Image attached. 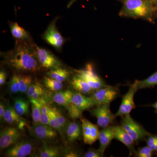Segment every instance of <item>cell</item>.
I'll use <instances>...</instances> for the list:
<instances>
[{
    "label": "cell",
    "instance_id": "obj_1",
    "mask_svg": "<svg viewBox=\"0 0 157 157\" xmlns=\"http://www.w3.org/2000/svg\"><path fill=\"white\" fill-rule=\"evenodd\" d=\"M19 42L12 50L2 54L5 63L17 73L39 71L41 67L35 56L33 45H29L25 41Z\"/></svg>",
    "mask_w": 157,
    "mask_h": 157
},
{
    "label": "cell",
    "instance_id": "obj_2",
    "mask_svg": "<svg viewBox=\"0 0 157 157\" xmlns=\"http://www.w3.org/2000/svg\"><path fill=\"white\" fill-rule=\"evenodd\" d=\"M156 11L153 3L148 0H124L119 15L152 22Z\"/></svg>",
    "mask_w": 157,
    "mask_h": 157
},
{
    "label": "cell",
    "instance_id": "obj_3",
    "mask_svg": "<svg viewBox=\"0 0 157 157\" xmlns=\"http://www.w3.org/2000/svg\"><path fill=\"white\" fill-rule=\"evenodd\" d=\"M120 125L131 136L136 145L140 141L145 140L147 137L151 134L140 124L134 120L130 114L121 117Z\"/></svg>",
    "mask_w": 157,
    "mask_h": 157
},
{
    "label": "cell",
    "instance_id": "obj_4",
    "mask_svg": "<svg viewBox=\"0 0 157 157\" xmlns=\"http://www.w3.org/2000/svg\"><path fill=\"white\" fill-rule=\"evenodd\" d=\"M34 53L41 68L51 70L63 67L62 62L48 50L33 45Z\"/></svg>",
    "mask_w": 157,
    "mask_h": 157
},
{
    "label": "cell",
    "instance_id": "obj_5",
    "mask_svg": "<svg viewBox=\"0 0 157 157\" xmlns=\"http://www.w3.org/2000/svg\"><path fill=\"white\" fill-rule=\"evenodd\" d=\"M119 94L118 86L107 85L94 91L90 96L94 101L96 106L108 103L110 104Z\"/></svg>",
    "mask_w": 157,
    "mask_h": 157
},
{
    "label": "cell",
    "instance_id": "obj_6",
    "mask_svg": "<svg viewBox=\"0 0 157 157\" xmlns=\"http://www.w3.org/2000/svg\"><path fill=\"white\" fill-rule=\"evenodd\" d=\"M110 104L108 103L96 106L90 111L97 118L98 126L102 128L111 126L115 120V114L110 110Z\"/></svg>",
    "mask_w": 157,
    "mask_h": 157
},
{
    "label": "cell",
    "instance_id": "obj_7",
    "mask_svg": "<svg viewBox=\"0 0 157 157\" xmlns=\"http://www.w3.org/2000/svg\"><path fill=\"white\" fill-rule=\"evenodd\" d=\"M19 128L9 127L4 128L0 132V148H9L21 140L22 133Z\"/></svg>",
    "mask_w": 157,
    "mask_h": 157
},
{
    "label": "cell",
    "instance_id": "obj_8",
    "mask_svg": "<svg viewBox=\"0 0 157 157\" xmlns=\"http://www.w3.org/2000/svg\"><path fill=\"white\" fill-rule=\"evenodd\" d=\"M137 90L135 80L133 84L130 85L128 92L123 96L119 108L115 114L116 117H121L130 114L132 109H135L136 106L134 102V96Z\"/></svg>",
    "mask_w": 157,
    "mask_h": 157
},
{
    "label": "cell",
    "instance_id": "obj_9",
    "mask_svg": "<svg viewBox=\"0 0 157 157\" xmlns=\"http://www.w3.org/2000/svg\"><path fill=\"white\" fill-rule=\"evenodd\" d=\"M74 71L75 73L83 78L94 91L107 85L94 72L92 65L91 64L86 65L84 69L74 70Z\"/></svg>",
    "mask_w": 157,
    "mask_h": 157
},
{
    "label": "cell",
    "instance_id": "obj_10",
    "mask_svg": "<svg viewBox=\"0 0 157 157\" xmlns=\"http://www.w3.org/2000/svg\"><path fill=\"white\" fill-rule=\"evenodd\" d=\"M57 18L54 19L48 25L43 35V39L48 44L57 50H60L64 43V39L57 29L56 21Z\"/></svg>",
    "mask_w": 157,
    "mask_h": 157
},
{
    "label": "cell",
    "instance_id": "obj_11",
    "mask_svg": "<svg viewBox=\"0 0 157 157\" xmlns=\"http://www.w3.org/2000/svg\"><path fill=\"white\" fill-rule=\"evenodd\" d=\"M34 145L30 140H21L7 149L5 156L8 157H25L33 153Z\"/></svg>",
    "mask_w": 157,
    "mask_h": 157
},
{
    "label": "cell",
    "instance_id": "obj_12",
    "mask_svg": "<svg viewBox=\"0 0 157 157\" xmlns=\"http://www.w3.org/2000/svg\"><path fill=\"white\" fill-rule=\"evenodd\" d=\"M30 131L34 137L42 140L43 142L55 140L58 135L57 131L49 125L41 124L33 125L31 127Z\"/></svg>",
    "mask_w": 157,
    "mask_h": 157
},
{
    "label": "cell",
    "instance_id": "obj_13",
    "mask_svg": "<svg viewBox=\"0 0 157 157\" xmlns=\"http://www.w3.org/2000/svg\"><path fill=\"white\" fill-rule=\"evenodd\" d=\"M82 128L83 141L86 144L91 145L99 139L100 131L98 126L86 119L82 117Z\"/></svg>",
    "mask_w": 157,
    "mask_h": 157
},
{
    "label": "cell",
    "instance_id": "obj_14",
    "mask_svg": "<svg viewBox=\"0 0 157 157\" xmlns=\"http://www.w3.org/2000/svg\"><path fill=\"white\" fill-rule=\"evenodd\" d=\"M114 132V139L119 140L124 144L128 148L130 156L135 155L136 150L135 149V141L131 136L128 134L121 125H113Z\"/></svg>",
    "mask_w": 157,
    "mask_h": 157
},
{
    "label": "cell",
    "instance_id": "obj_15",
    "mask_svg": "<svg viewBox=\"0 0 157 157\" xmlns=\"http://www.w3.org/2000/svg\"><path fill=\"white\" fill-rule=\"evenodd\" d=\"M70 82L73 89L85 95H91L94 92L88 83L76 73L72 76Z\"/></svg>",
    "mask_w": 157,
    "mask_h": 157
},
{
    "label": "cell",
    "instance_id": "obj_16",
    "mask_svg": "<svg viewBox=\"0 0 157 157\" xmlns=\"http://www.w3.org/2000/svg\"><path fill=\"white\" fill-rule=\"evenodd\" d=\"M4 121L10 124L18 126L21 130H22L26 124L25 121L17 114L14 107L9 103H8L6 106Z\"/></svg>",
    "mask_w": 157,
    "mask_h": 157
},
{
    "label": "cell",
    "instance_id": "obj_17",
    "mask_svg": "<svg viewBox=\"0 0 157 157\" xmlns=\"http://www.w3.org/2000/svg\"><path fill=\"white\" fill-rule=\"evenodd\" d=\"M72 103L82 111L89 110L96 106L91 97H86L81 93H73Z\"/></svg>",
    "mask_w": 157,
    "mask_h": 157
},
{
    "label": "cell",
    "instance_id": "obj_18",
    "mask_svg": "<svg viewBox=\"0 0 157 157\" xmlns=\"http://www.w3.org/2000/svg\"><path fill=\"white\" fill-rule=\"evenodd\" d=\"M113 139H114V135L113 126L102 129L99 135L100 146L98 149L104 153Z\"/></svg>",
    "mask_w": 157,
    "mask_h": 157
},
{
    "label": "cell",
    "instance_id": "obj_19",
    "mask_svg": "<svg viewBox=\"0 0 157 157\" xmlns=\"http://www.w3.org/2000/svg\"><path fill=\"white\" fill-rule=\"evenodd\" d=\"M67 137L69 142L73 143L79 140L82 135V124L77 122L69 123L66 127Z\"/></svg>",
    "mask_w": 157,
    "mask_h": 157
},
{
    "label": "cell",
    "instance_id": "obj_20",
    "mask_svg": "<svg viewBox=\"0 0 157 157\" xmlns=\"http://www.w3.org/2000/svg\"><path fill=\"white\" fill-rule=\"evenodd\" d=\"M73 93L71 90L57 91L53 96V101L57 104L67 107L72 103Z\"/></svg>",
    "mask_w": 157,
    "mask_h": 157
},
{
    "label": "cell",
    "instance_id": "obj_21",
    "mask_svg": "<svg viewBox=\"0 0 157 157\" xmlns=\"http://www.w3.org/2000/svg\"><path fill=\"white\" fill-rule=\"evenodd\" d=\"M61 151L57 146L48 145L43 141V146L38 152V154L34 157H58L61 156Z\"/></svg>",
    "mask_w": 157,
    "mask_h": 157
},
{
    "label": "cell",
    "instance_id": "obj_22",
    "mask_svg": "<svg viewBox=\"0 0 157 157\" xmlns=\"http://www.w3.org/2000/svg\"><path fill=\"white\" fill-rule=\"evenodd\" d=\"M10 29L12 36L20 41H25L30 39L29 33L17 22L10 23Z\"/></svg>",
    "mask_w": 157,
    "mask_h": 157
},
{
    "label": "cell",
    "instance_id": "obj_23",
    "mask_svg": "<svg viewBox=\"0 0 157 157\" xmlns=\"http://www.w3.org/2000/svg\"><path fill=\"white\" fill-rule=\"evenodd\" d=\"M29 102L23 98H17L14 99L13 107L20 116L28 115L29 113Z\"/></svg>",
    "mask_w": 157,
    "mask_h": 157
},
{
    "label": "cell",
    "instance_id": "obj_24",
    "mask_svg": "<svg viewBox=\"0 0 157 157\" xmlns=\"http://www.w3.org/2000/svg\"><path fill=\"white\" fill-rule=\"evenodd\" d=\"M47 76L63 82L66 81L70 75V72L63 67L49 70L47 73Z\"/></svg>",
    "mask_w": 157,
    "mask_h": 157
},
{
    "label": "cell",
    "instance_id": "obj_25",
    "mask_svg": "<svg viewBox=\"0 0 157 157\" xmlns=\"http://www.w3.org/2000/svg\"><path fill=\"white\" fill-rule=\"evenodd\" d=\"M136 81L137 90L154 88L157 85V71L145 79Z\"/></svg>",
    "mask_w": 157,
    "mask_h": 157
},
{
    "label": "cell",
    "instance_id": "obj_26",
    "mask_svg": "<svg viewBox=\"0 0 157 157\" xmlns=\"http://www.w3.org/2000/svg\"><path fill=\"white\" fill-rule=\"evenodd\" d=\"M31 108H32V117L33 125L41 124V101L37 100L31 99Z\"/></svg>",
    "mask_w": 157,
    "mask_h": 157
},
{
    "label": "cell",
    "instance_id": "obj_27",
    "mask_svg": "<svg viewBox=\"0 0 157 157\" xmlns=\"http://www.w3.org/2000/svg\"><path fill=\"white\" fill-rule=\"evenodd\" d=\"M43 82L45 87L53 91H59L63 87V82L48 76H45L43 78Z\"/></svg>",
    "mask_w": 157,
    "mask_h": 157
},
{
    "label": "cell",
    "instance_id": "obj_28",
    "mask_svg": "<svg viewBox=\"0 0 157 157\" xmlns=\"http://www.w3.org/2000/svg\"><path fill=\"white\" fill-rule=\"evenodd\" d=\"M19 76L21 84L19 92L24 94L27 92L29 87L32 84V78L30 76L27 75L19 74Z\"/></svg>",
    "mask_w": 157,
    "mask_h": 157
},
{
    "label": "cell",
    "instance_id": "obj_29",
    "mask_svg": "<svg viewBox=\"0 0 157 157\" xmlns=\"http://www.w3.org/2000/svg\"><path fill=\"white\" fill-rule=\"evenodd\" d=\"M21 84L19 74H14L12 75L9 81V90L13 94L19 92L20 89Z\"/></svg>",
    "mask_w": 157,
    "mask_h": 157
},
{
    "label": "cell",
    "instance_id": "obj_30",
    "mask_svg": "<svg viewBox=\"0 0 157 157\" xmlns=\"http://www.w3.org/2000/svg\"><path fill=\"white\" fill-rule=\"evenodd\" d=\"M69 114V116L73 120L81 119L82 117V112L80 109L75 106L73 103L69 104L66 107Z\"/></svg>",
    "mask_w": 157,
    "mask_h": 157
},
{
    "label": "cell",
    "instance_id": "obj_31",
    "mask_svg": "<svg viewBox=\"0 0 157 157\" xmlns=\"http://www.w3.org/2000/svg\"><path fill=\"white\" fill-rule=\"evenodd\" d=\"M155 155L154 152L148 146L139 147L136 150L134 156L135 157H152Z\"/></svg>",
    "mask_w": 157,
    "mask_h": 157
},
{
    "label": "cell",
    "instance_id": "obj_32",
    "mask_svg": "<svg viewBox=\"0 0 157 157\" xmlns=\"http://www.w3.org/2000/svg\"><path fill=\"white\" fill-rule=\"evenodd\" d=\"M49 117H50V122L49 125L56 129L57 131H58L59 133H62V130L63 128L57 120L56 118L55 115L54 113L53 112L52 108L50 107V110L49 112Z\"/></svg>",
    "mask_w": 157,
    "mask_h": 157
},
{
    "label": "cell",
    "instance_id": "obj_33",
    "mask_svg": "<svg viewBox=\"0 0 157 157\" xmlns=\"http://www.w3.org/2000/svg\"><path fill=\"white\" fill-rule=\"evenodd\" d=\"M147 144L157 156V135H149L145 139Z\"/></svg>",
    "mask_w": 157,
    "mask_h": 157
},
{
    "label": "cell",
    "instance_id": "obj_34",
    "mask_svg": "<svg viewBox=\"0 0 157 157\" xmlns=\"http://www.w3.org/2000/svg\"><path fill=\"white\" fill-rule=\"evenodd\" d=\"M43 90H43V88L39 83H32L27 91L26 94L28 97L30 98L31 96L37 92Z\"/></svg>",
    "mask_w": 157,
    "mask_h": 157
},
{
    "label": "cell",
    "instance_id": "obj_35",
    "mask_svg": "<svg viewBox=\"0 0 157 157\" xmlns=\"http://www.w3.org/2000/svg\"><path fill=\"white\" fill-rule=\"evenodd\" d=\"M104 156V153L101 150L90 148L83 156V157H102Z\"/></svg>",
    "mask_w": 157,
    "mask_h": 157
},
{
    "label": "cell",
    "instance_id": "obj_36",
    "mask_svg": "<svg viewBox=\"0 0 157 157\" xmlns=\"http://www.w3.org/2000/svg\"><path fill=\"white\" fill-rule=\"evenodd\" d=\"M52 108L53 109V112L54 113L56 117V118L57 120L60 124L62 126V127L63 128L65 126H67V125L66 124H67V120L63 116L61 113H60L58 110H57L56 109H55V108Z\"/></svg>",
    "mask_w": 157,
    "mask_h": 157
},
{
    "label": "cell",
    "instance_id": "obj_37",
    "mask_svg": "<svg viewBox=\"0 0 157 157\" xmlns=\"http://www.w3.org/2000/svg\"><path fill=\"white\" fill-rule=\"evenodd\" d=\"M40 122L41 124L44 125H49L50 117L49 113H42L40 118Z\"/></svg>",
    "mask_w": 157,
    "mask_h": 157
},
{
    "label": "cell",
    "instance_id": "obj_38",
    "mask_svg": "<svg viewBox=\"0 0 157 157\" xmlns=\"http://www.w3.org/2000/svg\"><path fill=\"white\" fill-rule=\"evenodd\" d=\"M66 157H78L79 156V154L78 152L76 151L71 150L66 152V154L64 155Z\"/></svg>",
    "mask_w": 157,
    "mask_h": 157
},
{
    "label": "cell",
    "instance_id": "obj_39",
    "mask_svg": "<svg viewBox=\"0 0 157 157\" xmlns=\"http://www.w3.org/2000/svg\"><path fill=\"white\" fill-rule=\"evenodd\" d=\"M7 74L4 70H1L0 71V85L2 86L6 82Z\"/></svg>",
    "mask_w": 157,
    "mask_h": 157
},
{
    "label": "cell",
    "instance_id": "obj_40",
    "mask_svg": "<svg viewBox=\"0 0 157 157\" xmlns=\"http://www.w3.org/2000/svg\"><path fill=\"white\" fill-rule=\"evenodd\" d=\"M6 106L4 105L3 102H1L0 104V119L1 121H4V117L6 111Z\"/></svg>",
    "mask_w": 157,
    "mask_h": 157
},
{
    "label": "cell",
    "instance_id": "obj_41",
    "mask_svg": "<svg viewBox=\"0 0 157 157\" xmlns=\"http://www.w3.org/2000/svg\"><path fill=\"white\" fill-rule=\"evenodd\" d=\"M78 1V0H70V2L68 3L67 6V8H70L75 2H76V1Z\"/></svg>",
    "mask_w": 157,
    "mask_h": 157
},
{
    "label": "cell",
    "instance_id": "obj_42",
    "mask_svg": "<svg viewBox=\"0 0 157 157\" xmlns=\"http://www.w3.org/2000/svg\"><path fill=\"white\" fill-rule=\"evenodd\" d=\"M151 107H153L155 109V112L157 113V101L154 104H151Z\"/></svg>",
    "mask_w": 157,
    "mask_h": 157
},
{
    "label": "cell",
    "instance_id": "obj_43",
    "mask_svg": "<svg viewBox=\"0 0 157 157\" xmlns=\"http://www.w3.org/2000/svg\"><path fill=\"white\" fill-rule=\"evenodd\" d=\"M153 3L155 9L157 10V0H153Z\"/></svg>",
    "mask_w": 157,
    "mask_h": 157
},
{
    "label": "cell",
    "instance_id": "obj_44",
    "mask_svg": "<svg viewBox=\"0 0 157 157\" xmlns=\"http://www.w3.org/2000/svg\"><path fill=\"white\" fill-rule=\"evenodd\" d=\"M148 1H151V2H153V0H148Z\"/></svg>",
    "mask_w": 157,
    "mask_h": 157
},
{
    "label": "cell",
    "instance_id": "obj_45",
    "mask_svg": "<svg viewBox=\"0 0 157 157\" xmlns=\"http://www.w3.org/2000/svg\"><path fill=\"white\" fill-rule=\"evenodd\" d=\"M123 1H124V0H123Z\"/></svg>",
    "mask_w": 157,
    "mask_h": 157
}]
</instances>
